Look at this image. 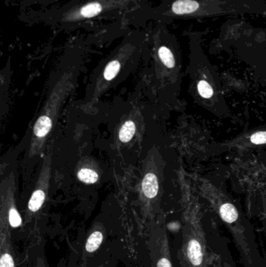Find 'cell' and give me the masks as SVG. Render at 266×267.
Returning a JSON list of instances; mask_svg holds the SVG:
<instances>
[{
  "mask_svg": "<svg viewBox=\"0 0 266 267\" xmlns=\"http://www.w3.org/2000/svg\"><path fill=\"white\" fill-rule=\"evenodd\" d=\"M9 224L13 228H18L21 224V218L15 208H12L9 210Z\"/></svg>",
  "mask_w": 266,
  "mask_h": 267,
  "instance_id": "14",
  "label": "cell"
},
{
  "mask_svg": "<svg viewBox=\"0 0 266 267\" xmlns=\"http://www.w3.org/2000/svg\"><path fill=\"white\" fill-rule=\"evenodd\" d=\"M52 128V120L47 116L38 118L34 128V133L37 137L44 138Z\"/></svg>",
  "mask_w": 266,
  "mask_h": 267,
  "instance_id": "6",
  "label": "cell"
},
{
  "mask_svg": "<svg viewBox=\"0 0 266 267\" xmlns=\"http://www.w3.org/2000/svg\"><path fill=\"white\" fill-rule=\"evenodd\" d=\"M251 142L255 144H266V132H257L251 136Z\"/></svg>",
  "mask_w": 266,
  "mask_h": 267,
  "instance_id": "15",
  "label": "cell"
},
{
  "mask_svg": "<svg viewBox=\"0 0 266 267\" xmlns=\"http://www.w3.org/2000/svg\"><path fill=\"white\" fill-rule=\"evenodd\" d=\"M120 48L119 47L118 55L116 58L109 61L106 64V68L104 69L103 75L105 79L107 80H113L116 75L118 74L121 68V62H120Z\"/></svg>",
  "mask_w": 266,
  "mask_h": 267,
  "instance_id": "5",
  "label": "cell"
},
{
  "mask_svg": "<svg viewBox=\"0 0 266 267\" xmlns=\"http://www.w3.org/2000/svg\"><path fill=\"white\" fill-rule=\"evenodd\" d=\"M62 1H63V0H42L38 8L44 9V8H50L52 6L60 4Z\"/></svg>",
  "mask_w": 266,
  "mask_h": 267,
  "instance_id": "17",
  "label": "cell"
},
{
  "mask_svg": "<svg viewBox=\"0 0 266 267\" xmlns=\"http://www.w3.org/2000/svg\"><path fill=\"white\" fill-rule=\"evenodd\" d=\"M255 14L266 18L265 0H160L158 5L144 4L124 12L131 26L148 22L168 24L177 20L205 19Z\"/></svg>",
  "mask_w": 266,
  "mask_h": 267,
  "instance_id": "1",
  "label": "cell"
},
{
  "mask_svg": "<svg viewBox=\"0 0 266 267\" xmlns=\"http://www.w3.org/2000/svg\"><path fill=\"white\" fill-rule=\"evenodd\" d=\"M136 126L134 122L131 120L126 122L122 126L120 130V140L122 142H128L131 141L135 134Z\"/></svg>",
  "mask_w": 266,
  "mask_h": 267,
  "instance_id": "8",
  "label": "cell"
},
{
  "mask_svg": "<svg viewBox=\"0 0 266 267\" xmlns=\"http://www.w3.org/2000/svg\"><path fill=\"white\" fill-rule=\"evenodd\" d=\"M8 1H10V0H6V2H8Z\"/></svg>",
  "mask_w": 266,
  "mask_h": 267,
  "instance_id": "20",
  "label": "cell"
},
{
  "mask_svg": "<svg viewBox=\"0 0 266 267\" xmlns=\"http://www.w3.org/2000/svg\"><path fill=\"white\" fill-rule=\"evenodd\" d=\"M222 219L229 224H233L238 219V212L236 207L231 203H225L220 208Z\"/></svg>",
  "mask_w": 266,
  "mask_h": 267,
  "instance_id": "7",
  "label": "cell"
},
{
  "mask_svg": "<svg viewBox=\"0 0 266 267\" xmlns=\"http://www.w3.org/2000/svg\"><path fill=\"white\" fill-rule=\"evenodd\" d=\"M0 267H14L13 258L8 253H5L1 257Z\"/></svg>",
  "mask_w": 266,
  "mask_h": 267,
  "instance_id": "16",
  "label": "cell"
},
{
  "mask_svg": "<svg viewBox=\"0 0 266 267\" xmlns=\"http://www.w3.org/2000/svg\"><path fill=\"white\" fill-rule=\"evenodd\" d=\"M157 267H173L170 260L166 258H162L158 262Z\"/></svg>",
  "mask_w": 266,
  "mask_h": 267,
  "instance_id": "18",
  "label": "cell"
},
{
  "mask_svg": "<svg viewBox=\"0 0 266 267\" xmlns=\"http://www.w3.org/2000/svg\"><path fill=\"white\" fill-rule=\"evenodd\" d=\"M125 1L134 6H139L146 4L147 0H125Z\"/></svg>",
  "mask_w": 266,
  "mask_h": 267,
  "instance_id": "19",
  "label": "cell"
},
{
  "mask_svg": "<svg viewBox=\"0 0 266 267\" xmlns=\"http://www.w3.org/2000/svg\"><path fill=\"white\" fill-rule=\"evenodd\" d=\"M125 0H68L50 8L19 12L18 19L29 25L43 24L56 32H71L99 24L104 20L117 19L136 8Z\"/></svg>",
  "mask_w": 266,
  "mask_h": 267,
  "instance_id": "2",
  "label": "cell"
},
{
  "mask_svg": "<svg viewBox=\"0 0 266 267\" xmlns=\"http://www.w3.org/2000/svg\"><path fill=\"white\" fill-rule=\"evenodd\" d=\"M142 189L147 198H152L157 196L159 184L156 175L153 174L145 175L142 182Z\"/></svg>",
  "mask_w": 266,
  "mask_h": 267,
  "instance_id": "4",
  "label": "cell"
},
{
  "mask_svg": "<svg viewBox=\"0 0 266 267\" xmlns=\"http://www.w3.org/2000/svg\"><path fill=\"white\" fill-rule=\"evenodd\" d=\"M187 256L191 265L201 266L203 262V250L200 242L196 238H191L187 246Z\"/></svg>",
  "mask_w": 266,
  "mask_h": 267,
  "instance_id": "3",
  "label": "cell"
},
{
  "mask_svg": "<svg viewBox=\"0 0 266 267\" xmlns=\"http://www.w3.org/2000/svg\"><path fill=\"white\" fill-rule=\"evenodd\" d=\"M42 0H10L11 4L16 6L19 12L27 10L34 9L39 6Z\"/></svg>",
  "mask_w": 266,
  "mask_h": 267,
  "instance_id": "11",
  "label": "cell"
},
{
  "mask_svg": "<svg viewBox=\"0 0 266 267\" xmlns=\"http://www.w3.org/2000/svg\"><path fill=\"white\" fill-rule=\"evenodd\" d=\"M198 92H199L201 96L204 98H212L213 96V94H214V91H213L211 84L205 80H200L198 83Z\"/></svg>",
  "mask_w": 266,
  "mask_h": 267,
  "instance_id": "13",
  "label": "cell"
},
{
  "mask_svg": "<svg viewBox=\"0 0 266 267\" xmlns=\"http://www.w3.org/2000/svg\"><path fill=\"white\" fill-rule=\"evenodd\" d=\"M102 234L100 232H95L90 235L87 243H86V250L88 252H94L98 250L102 242Z\"/></svg>",
  "mask_w": 266,
  "mask_h": 267,
  "instance_id": "10",
  "label": "cell"
},
{
  "mask_svg": "<svg viewBox=\"0 0 266 267\" xmlns=\"http://www.w3.org/2000/svg\"><path fill=\"white\" fill-rule=\"evenodd\" d=\"M79 180L86 184H94L98 180V176L95 171L90 169H82L77 174Z\"/></svg>",
  "mask_w": 266,
  "mask_h": 267,
  "instance_id": "12",
  "label": "cell"
},
{
  "mask_svg": "<svg viewBox=\"0 0 266 267\" xmlns=\"http://www.w3.org/2000/svg\"><path fill=\"white\" fill-rule=\"evenodd\" d=\"M45 196L44 192L41 190H37L33 193L28 203V208L30 211L36 212L38 211L43 202H45Z\"/></svg>",
  "mask_w": 266,
  "mask_h": 267,
  "instance_id": "9",
  "label": "cell"
}]
</instances>
